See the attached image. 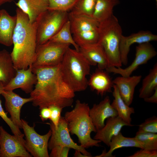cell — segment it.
<instances>
[{"mask_svg":"<svg viewBox=\"0 0 157 157\" xmlns=\"http://www.w3.org/2000/svg\"><path fill=\"white\" fill-rule=\"evenodd\" d=\"M68 20V12L48 10L44 13L37 21V46L49 40Z\"/></svg>","mask_w":157,"mask_h":157,"instance_id":"8992f818","label":"cell"},{"mask_svg":"<svg viewBox=\"0 0 157 157\" xmlns=\"http://www.w3.org/2000/svg\"><path fill=\"white\" fill-rule=\"evenodd\" d=\"M72 35L70 23L69 19L49 40L61 43L72 45L75 49L79 51V47L75 42Z\"/></svg>","mask_w":157,"mask_h":157,"instance_id":"83f0119b","label":"cell"},{"mask_svg":"<svg viewBox=\"0 0 157 157\" xmlns=\"http://www.w3.org/2000/svg\"><path fill=\"white\" fill-rule=\"evenodd\" d=\"M99 30L98 43L106 54L108 67H121L119 44L122 30L117 18L113 15L109 19L100 23Z\"/></svg>","mask_w":157,"mask_h":157,"instance_id":"5b68a950","label":"cell"},{"mask_svg":"<svg viewBox=\"0 0 157 157\" xmlns=\"http://www.w3.org/2000/svg\"><path fill=\"white\" fill-rule=\"evenodd\" d=\"M90 109L88 104L78 99L74 108L66 112L63 117L69 133L77 136L80 145L85 149L99 147V143L101 142L91 137V132L96 133L97 131L89 115Z\"/></svg>","mask_w":157,"mask_h":157,"instance_id":"3957f363","label":"cell"},{"mask_svg":"<svg viewBox=\"0 0 157 157\" xmlns=\"http://www.w3.org/2000/svg\"><path fill=\"white\" fill-rule=\"evenodd\" d=\"M51 111V116L49 119L55 127L58 124L61 117V113L63 108L56 106H51L49 107Z\"/></svg>","mask_w":157,"mask_h":157,"instance_id":"836d02e7","label":"cell"},{"mask_svg":"<svg viewBox=\"0 0 157 157\" xmlns=\"http://www.w3.org/2000/svg\"><path fill=\"white\" fill-rule=\"evenodd\" d=\"M13 0H0V6L7 3L12 2Z\"/></svg>","mask_w":157,"mask_h":157,"instance_id":"ab89813d","label":"cell"},{"mask_svg":"<svg viewBox=\"0 0 157 157\" xmlns=\"http://www.w3.org/2000/svg\"><path fill=\"white\" fill-rule=\"evenodd\" d=\"M106 70L97 68L91 75L88 81L91 89L103 97L107 92H112L113 80Z\"/></svg>","mask_w":157,"mask_h":157,"instance_id":"d6986e66","label":"cell"},{"mask_svg":"<svg viewBox=\"0 0 157 157\" xmlns=\"http://www.w3.org/2000/svg\"><path fill=\"white\" fill-rule=\"evenodd\" d=\"M70 149L67 147H54L51 150L49 156L51 157H67Z\"/></svg>","mask_w":157,"mask_h":157,"instance_id":"e575fe53","label":"cell"},{"mask_svg":"<svg viewBox=\"0 0 157 157\" xmlns=\"http://www.w3.org/2000/svg\"><path fill=\"white\" fill-rule=\"evenodd\" d=\"M141 78V75L121 76L117 77L113 81L114 84L117 86L120 96L129 106L133 102L135 88Z\"/></svg>","mask_w":157,"mask_h":157,"instance_id":"ffe728a7","label":"cell"},{"mask_svg":"<svg viewBox=\"0 0 157 157\" xmlns=\"http://www.w3.org/2000/svg\"><path fill=\"white\" fill-rule=\"evenodd\" d=\"M15 4L28 16L31 23L37 22L49 7L48 0H18Z\"/></svg>","mask_w":157,"mask_h":157,"instance_id":"44dd1931","label":"cell"},{"mask_svg":"<svg viewBox=\"0 0 157 157\" xmlns=\"http://www.w3.org/2000/svg\"><path fill=\"white\" fill-rule=\"evenodd\" d=\"M47 124L50 126L52 132L48 143V149L49 150H51L53 147L57 146L67 147L80 151L87 157H92L90 153L85 148L73 141L63 117H61L56 127L51 121Z\"/></svg>","mask_w":157,"mask_h":157,"instance_id":"30bf717a","label":"cell"},{"mask_svg":"<svg viewBox=\"0 0 157 157\" xmlns=\"http://www.w3.org/2000/svg\"><path fill=\"white\" fill-rule=\"evenodd\" d=\"M74 157H87L82 154L80 151L75 150V152L74 154Z\"/></svg>","mask_w":157,"mask_h":157,"instance_id":"f35d334b","label":"cell"},{"mask_svg":"<svg viewBox=\"0 0 157 157\" xmlns=\"http://www.w3.org/2000/svg\"><path fill=\"white\" fill-rule=\"evenodd\" d=\"M63 78L75 92L85 90L88 86L86 76L91 65L79 51L69 47L60 64Z\"/></svg>","mask_w":157,"mask_h":157,"instance_id":"277c9868","label":"cell"},{"mask_svg":"<svg viewBox=\"0 0 157 157\" xmlns=\"http://www.w3.org/2000/svg\"></svg>","mask_w":157,"mask_h":157,"instance_id":"60d3db41","label":"cell"},{"mask_svg":"<svg viewBox=\"0 0 157 157\" xmlns=\"http://www.w3.org/2000/svg\"><path fill=\"white\" fill-rule=\"evenodd\" d=\"M143 147V149L157 150V134L137 132L134 137Z\"/></svg>","mask_w":157,"mask_h":157,"instance_id":"f546056e","label":"cell"},{"mask_svg":"<svg viewBox=\"0 0 157 157\" xmlns=\"http://www.w3.org/2000/svg\"><path fill=\"white\" fill-rule=\"evenodd\" d=\"M16 73L10 53L5 49L0 51V82L6 86Z\"/></svg>","mask_w":157,"mask_h":157,"instance_id":"cb8c5ba5","label":"cell"},{"mask_svg":"<svg viewBox=\"0 0 157 157\" xmlns=\"http://www.w3.org/2000/svg\"><path fill=\"white\" fill-rule=\"evenodd\" d=\"M112 91L114 98L111 105L116 110L118 116L126 123L131 126L132 121L131 115L135 113L134 108L130 107L124 101L120 96L117 86L114 84Z\"/></svg>","mask_w":157,"mask_h":157,"instance_id":"d4e9b609","label":"cell"},{"mask_svg":"<svg viewBox=\"0 0 157 157\" xmlns=\"http://www.w3.org/2000/svg\"><path fill=\"white\" fill-rule=\"evenodd\" d=\"M96 0H77L69 13L74 15L92 17Z\"/></svg>","mask_w":157,"mask_h":157,"instance_id":"f1b7e54d","label":"cell"},{"mask_svg":"<svg viewBox=\"0 0 157 157\" xmlns=\"http://www.w3.org/2000/svg\"><path fill=\"white\" fill-rule=\"evenodd\" d=\"M157 40V35L149 31H140L128 36L122 35L120 40L119 50L122 64L126 65L128 62V55L130 47L135 43L138 44Z\"/></svg>","mask_w":157,"mask_h":157,"instance_id":"2e32d148","label":"cell"},{"mask_svg":"<svg viewBox=\"0 0 157 157\" xmlns=\"http://www.w3.org/2000/svg\"><path fill=\"white\" fill-rule=\"evenodd\" d=\"M40 117L43 122L47 120L50 118L51 111L49 107H45L40 109Z\"/></svg>","mask_w":157,"mask_h":157,"instance_id":"8d00e7d4","label":"cell"},{"mask_svg":"<svg viewBox=\"0 0 157 157\" xmlns=\"http://www.w3.org/2000/svg\"><path fill=\"white\" fill-rule=\"evenodd\" d=\"M48 10L68 12L73 7L77 0H48Z\"/></svg>","mask_w":157,"mask_h":157,"instance_id":"4dcf8cb0","label":"cell"},{"mask_svg":"<svg viewBox=\"0 0 157 157\" xmlns=\"http://www.w3.org/2000/svg\"><path fill=\"white\" fill-rule=\"evenodd\" d=\"M157 88V63L150 69L148 74L143 79L139 90V98L144 99L149 97Z\"/></svg>","mask_w":157,"mask_h":157,"instance_id":"4316f807","label":"cell"},{"mask_svg":"<svg viewBox=\"0 0 157 157\" xmlns=\"http://www.w3.org/2000/svg\"><path fill=\"white\" fill-rule=\"evenodd\" d=\"M22 129L25 136L24 145L27 151L34 157H49L48 143L51 135L50 129L45 134L40 135L35 130V125L30 126L27 122L21 119Z\"/></svg>","mask_w":157,"mask_h":157,"instance_id":"9c48e42d","label":"cell"},{"mask_svg":"<svg viewBox=\"0 0 157 157\" xmlns=\"http://www.w3.org/2000/svg\"><path fill=\"white\" fill-rule=\"evenodd\" d=\"M109 151L106 152L105 150L100 155L96 157H111L113 152L116 149L124 147H135L143 149L141 144L135 137H127L124 136L121 132L112 138Z\"/></svg>","mask_w":157,"mask_h":157,"instance_id":"603a6c76","label":"cell"},{"mask_svg":"<svg viewBox=\"0 0 157 157\" xmlns=\"http://www.w3.org/2000/svg\"><path fill=\"white\" fill-rule=\"evenodd\" d=\"M37 81V76L32 70L31 66L27 69H16L15 76L6 86L5 90L13 91L20 88L26 94L30 93L33 90V87Z\"/></svg>","mask_w":157,"mask_h":157,"instance_id":"9a60e30c","label":"cell"},{"mask_svg":"<svg viewBox=\"0 0 157 157\" xmlns=\"http://www.w3.org/2000/svg\"><path fill=\"white\" fill-rule=\"evenodd\" d=\"M69 19L72 36L78 45L90 40L99 28L100 23L92 17L69 12Z\"/></svg>","mask_w":157,"mask_h":157,"instance_id":"ba28073f","label":"cell"},{"mask_svg":"<svg viewBox=\"0 0 157 157\" xmlns=\"http://www.w3.org/2000/svg\"><path fill=\"white\" fill-rule=\"evenodd\" d=\"M69 44L49 40L37 46L32 68L53 66L60 64Z\"/></svg>","mask_w":157,"mask_h":157,"instance_id":"52a82bcc","label":"cell"},{"mask_svg":"<svg viewBox=\"0 0 157 157\" xmlns=\"http://www.w3.org/2000/svg\"><path fill=\"white\" fill-rule=\"evenodd\" d=\"M89 115L97 131L103 128L108 118L118 116L117 111L110 104V97L106 96L99 104L90 108Z\"/></svg>","mask_w":157,"mask_h":157,"instance_id":"5bb4252c","label":"cell"},{"mask_svg":"<svg viewBox=\"0 0 157 157\" xmlns=\"http://www.w3.org/2000/svg\"><path fill=\"white\" fill-rule=\"evenodd\" d=\"M119 3V0H96L92 17L99 23L108 20L113 15L114 8Z\"/></svg>","mask_w":157,"mask_h":157,"instance_id":"484cf974","label":"cell"},{"mask_svg":"<svg viewBox=\"0 0 157 157\" xmlns=\"http://www.w3.org/2000/svg\"><path fill=\"white\" fill-rule=\"evenodd\" d=\"M128 157H156L157 150H150L141 149L136 151Z\"/></svg>","mask_w":157,"mask_h":157,"instance_id":"d590c367","label":"cell"},{"mask_svg":"<svg viewBox=\"0 0 157 157\" xmlns=\"http://www.w3.org/2000/svg\"><path fill=\"white\" fill-rule=\"evenodd\" d=\"M1 95L5 100L6 110L9 113L10 119L13 123L19 129H22L20 113L21 108L25 104L32 102L33 99L24 98L13 92V91H2Z\"/></svg>","mask_w":157,"mask_h":157,"instance_id":"4fadbf2b","label":"cell"},{"mask_svg":"<svg viewBox=\"0 0 157 157\" xmlns=\"http://www.w3.org/2000/svg\"><path fill=\"white\" fill-rule=\"evenodd\" d=\"M79 51L88 61L91 65H97L98 68L106 70L108 67L106 54L98 43L79 47Z\"/></svg>","mask_w":157,"mask_h":157,"instance_id":"e0dca14e","label":"cell"},{"mask_svg":"<svg viewBox=\"0 0 157 157\" xmlns=\"http://www.w3.org/2000/svg\"><path fill=\"white\" fill-rule=\"evenodd\" d=\"M124 126H131L118 116L109 117L106 119L104 127L97 131L93 139L103 142L109 147L112 137L120 132Z\"/></svg>","mask_w":157,"mask_h":157,"instance_id":"ac0fdd59","label":"cell"},{"mask_svg":"<svg viewBox=\"0 0 157 157\" xmlns=\"http://www.w3.org/2000/svg\"><path fill=\"white\" fill-rule=\"evenodd\" d=\"M157 53L155 49L149 42L138 44L136 47L135 59L130 65L124 69L110 67L106 70L109 73L119 74L123 76H129L140 65L147 63L155 56Z\"/></svg>","mask_w":157,"mask_h":157,"instance_id":"7c38bea8","label":"cell"},{"mask_svg":"<svg viewBox=\"0 0 157 157\" xmlns=\"http://www.w3.org/2000/svg\"><path fill=\"white\" fill-rule=\"evenodd\" d=\"M17 21L16 15L11 16L6 10H0V44L7 47L13 44V37Z\"/></svg>","mask_w":157,"mask_h":157,"instance_id":"7402d4cb","label":"cell"},{"mask_svg":"<svg viewBox=\"0 0 157 157\" xmlns=\"http://www.w3.org/2000/svg\"><path fill=\"white\" fill-rule=\"evenodd\" d=\"M143 99L146 102L157 104V88L155 89L154 92L152 95Z\"/></svg>","mask_w":157,"mask_h":157,"instance_id":"74e56055","label":"cell"},{"mask_svg":"<svg viewBox=\"0 0 157 157\" xmlns=\"http://www.w3.org/2000/svg\"><path fill=\"white\" fill-rule=\"evenodd\" d=\"M140 133H157V117L156 116L146 119L139 125L138 131Z\"/></svg>","mask_w":157,"mask_h":157,"instance_id":"d6a6232c","label":"cell"},{"mask_svg":"<svg viewBox=\"0 0 157 157\" xmlns=\"http://www.w3.org/2000/svg\"><path fill=\"white\" fill-rule=\"evenodd\" d=\"M60 64L32 68L37 81L30 96L33 99V106L40 110L53 105L63 108L72 105L75 92L64 80Z\"/></svg>","mask_w":157,"mask_h":157,"instance_id":"6da1fadb","label":"cell"},{"mask_svg":"<svg viewBox=\"0 0 157 157\" xmlns=\"http://www.w3.org/2000/svg\"><path fill=\"white\" fill-rule=\"evenodd\" d=\"M16 12L17 21L10 54L16 69H27L32 66L35 57L37 23H31L28 16L18 8Z\"/></svg>","mask_w":157,"mask_h":157,"instance_id":"7a4b0ae2","label":"cell"},{"mask_svg":"<svg viewBox=\"0 0 157 157\" xmlns=\"http://www.w3.org/2000/svg\"><path fill=\"white\" fill-rule=\"evenodd\" d=\"M3 87V83L0 82V95L4 90ZM7 113L5 111L3 108L0 99V116L9 126L14 135L23 138L24 136V134L21 132L20 129L13 123L10 118L8 117Z\"/></svg>","mask_w":157,"mask_h":157,"instance_id":"1f68e13d","label":"cell"},{"mask_svg":"<svg viewBox=\"0 0 157 157\" xmlns=\"http://www.w3.org/2000/svg\"><path fill=\"white\" fill-rule=\"evenodd\" d=\"M23 138L8 133L0 126V157H31Z\"/></svg>","mask_w":157,"mask_h":157,"instance_id":"8fae6325","label":"cell"}]
</instances>
